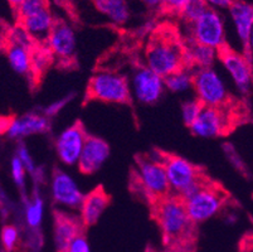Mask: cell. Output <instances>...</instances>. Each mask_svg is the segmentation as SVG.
<instances>
[{
	"mask_svg": "<svg viewBox=\"0 0 253 252\" xmlns=\"http://www.w3.org/2000/svg\"><path fill=\"white\" fill-rule=\"evenodd\" d=\"M145 59L146 66L163 78L183 69H192L184 38L170 24L159 25L154 29L145 50Z\"/></svg>",
	"mask_w": 253,
	"mask_h": 252,
	"instance_id": "cell-1",
	"label": "cell"
},
{
	"mask_svg": "<svg viewBox=\"0 0 253 252\" xmlns=\"http://www.w3.org/2000/svg\"><path fill=\"white\" fill-rule=\"evenodd\" d=\"M150 214L158 223L167 247L193 246L197 236V225L190 218L185 202L175 194L151 202Z\"/></svg>",
	"mask_w": 253,
	"mask_h": 252,
	"instance_id": "cell-2",
	"label": "cell"
},
{
	"mask_svg": "<svg viewBox=\"0 0 253 252\" xmlns=\"http://www.w3.org/2000/svg\"><path fill=\"white\" fill-rule=\"evenodd\" d=\"M153 156L164 165L171 187V193L183 200L189 198L198 189L213 180L206 168L176 154L156 149L154 150Z\"/></svg>",
	"mask_w": 253,
	"mask_h": 252,
	"instance_id": "cell-3",
	"label": "cell"
},
{
	"mask_svg": "<svg viewBox=\"0 0 253 252\" xmlns=\"http://www.w3.org/2000/svg\"><path fill=\"white\" fill-rule=\"evenodd\" d=\"M135 161L136 172L131 173V189L145 198L148 204L171 194L167 170L160 161L149 154H139Z\"/></svg>",
	"mask_w": 253,
	"mask_h": 252,
	"instance_id": "cell-4",
	"label": "cell"
},
{
	"mask_svg": "<svg viewBox=\"0 0 253 252\" xmlns=\"http://www.w3.org/2000/svg\"><path fill=\"white\" fill-rule=\"evenodd\" d=\"M192 87L197 94V99L204 106L250 114L247 105L225 90L222 80L211 68L195 69Z\"/></svg>",
	"mask_w": 253,
	"mask_h": 252,
	"instance_id": "cell-5",
	"label": "cell"
},
{
	"mask_svg": "<svg viewBox=\"0 0 253 252\" xmlns=\"http://www.w3.org/2000/svg\"><path fill=\"white\" fill-rule=\"evenodd\" d=\"M91 101L132 106L127 78L114 72H100L93 75L87 83L84 105Z\"/></svg>",
	"mask_w": 253,
	"mask_h": 252,
	"instance_id": "cell-6",
	"label": "cell"
},
{
	"mask_svg": "<svg viewBox=\"0 0 253 252\" xmlns=\"http://www.w3.org/2000/svg\"><path fill=\"white\" fill-rule=\"evenodd\" d=\"M248 120L250 114L204 106L201 115L189 129L193 135L199 138H219L229 135L234 129Z\"/></svg>",
	"mask_w": 253,
	"mask_h": 252,
	"instance_id": "cell-7",
	"label": "cell"
},
{
	"mask_svg": "<svg viewBox=\"0 0 253 252\" xmlns=\"http://www.w3.org/2000/svg\"><path fill=\"white\" fill-rule=\"evenodd\" d=\"M231 200V194L219 182L211 180L184 200L190 218L195 225L214 217Z\"/></svg>",
	"mask_w": 253,
	"mask_h": 252,
	"instance_id": "cell-8",
	"label": "cell"
},
{
	"mask_svg": "<svg viewBox=\"0 0 253 252\" xmlns=\"http://www.w3.org/2000/svg\"><path fill=\"white\" fill-rule=\"evenodd\" d=\"M186 27L189 28V36H186L185 38L193 39L197 43L214 50H218L227 43L222 18L213 9L209 8L197 22Z\"/></svg>",
	"mask_w": 253,
	"mask_h": 252,
	"instance_id": "cell-9",
	"label": "cell"
},
{
	"mask_svg": "<svg viewBox=\"0 0 253 252\" xmlns=\"http://www.w3.org/2000/svg\"><path fill=\"white\" fill-rule=\"evenodd\" d=\"M217 57L231 73L237 87L243 95H248L253 85V64L245 54L234 50L225 43L217 50Z\"/></svg>",
	"mask_w": 253,
	"mask_h": 252,
	"instance_id": "cell-10",
	"label": "cell"
},
{
	"mask_svg": "<svg viewBox=\"0 0 253 252\" xmlns=\"http://www.w3.org/2000/svg\"><path fill=\"white\" fill-rule=\"evenodd\" d=\"M48 47L54 55V58L59 61V66L70 68L72 64H76L75 33L72 28L64 20L57 18L54 19L48 38Z\"/></svg>",
	"mask_w": 253,
	"mask_h": 252,
	"instance_id": "cell-11",
	"label": "cell"
},
{
	"mask_svg": "<svg viewBox=\"0 0 253 252\" xmlns=\"http://www.w3.org/2000/svg\"><path fill=\"white\" fill-rule=\"evenodd\" d=\"M87 138L88 134L84 129V125L82 124V121L77 120L57 139L56 148L59 159L67 165L78 163Z\"/></svg>",
	"mask_w": 253,
	"mask_h": 252,
	"instance_id": "cell-12",
	"label": "cell"
},
{
	"mask_svg": "<svg viewBox=\"0 0 253 252\" xmlns=\"http://www.w3.org/2000/svg\"><path fill=\"white\" fill-rule=\"evenodd\" d=\"M164 78L151 71L148 66H139L134 76L135 95L140 102L154 105L162 97Z\"/></svg>",
	"mask_w": 253,
	"mask_h": 252,
	"instance_id": "cell-13",
	"label": "cell"
},
{
	"mask_svg": "<svg viewBox=\"0 0 253 252\" xmlns=\"http://www.w3.org/2000/svg\"><path fill=\"white\" fill-rule=\"evenodd\" d=\"M229 11L236 25L239 39L243 45V54L253 64V52L251 48V36L253 31V5L246 3L243 0H233Z\"/></svg>",
	"mask_w": 253,
	"mask_h": 252,
	"instance_id": "cell-14",
	"label": "cell"
},
{
	"mask_svg": "<svg viewBox=\"0 0 253 252\" xmlns=\"http://www.w3.org/2000/svg\"><path fill=\"white\" fill-rule=\"evenodd\" d=\"M54 246L57 252H66L78 235L84 232L82 219L62 211H54Z\"/></svg>",
	"mask_w": 253,
	"mask_h": 252,
	"instance_id": "cell-15",
	"label": "cell"
},
{
	"mask_svg": "<svg viewBox=\"0 0 253 252\" xmlns=\"http://www.w3.org/2000/svg\"><path fill=\"white\" fill-rule=\"evenodd\" d=\"M109 155V144L101 138L88 135L78 161V169L82 174H93L103 165Z\"/></svg>",
	"mask_w": 253,
	"mask_h": 252,
	"instance_id": "cell-16",
	"label": "cell"
},
{
	"mask_svg": "<svg viewBox=\"0 0 253 252\" xmlns=\"http://www.w3.org/2000/svg\"><path fill=\"white\" fill-rule=\"evenodd\" d=\"M52 193L56 202L71 208H81L84 198L72 178L59 169L53 170Z\"/></svg>",
	"mask_w": 253,
	"mask_h": 252,
	"instance_id": "cell-17",
	"label": "cell"
},
{
	"mask_svg": "<svg viewBox=\"0 0 253 252\" xmlns=\"http://www.w3.org/2000/svg\"><path fill=\"white\" fill-rule=\"evenodd\" d=\"M110 203H111V197L102 186L92 189L88 194L84 196L81 205V219L84 225L86 227L96 225Z\"/></svg>",
	"mask_w": 253,
	"mask_h": 252,
	"instance_id": "cell-18",
	"label": "cell"
},
{
	"mask_svg": "<svg viewBox=\"0 0 253 252\" xmlns=\"http://www.w3.org/2000/svg\"><path fill=\"white\" fill-rule=\"evenodd\" d=\"M54 19L56 18H53L50 9L45 8L38 13L24 18V19L18 20V25L24 28L36 43H38L39 46L48 47V38H49Z\"/></svg>",
	"mask_w": 253,
	"mask_h": 252,
	"instance_id": "cell-19",
	"label": "cell"
},
{
	"mask_svg": "<svg viewBox=\"0 0 253 252\" xmlns=\"http://www.w3.org/2000/svg\"><path fill=\"white\" fill-rule=\"evenodd\" d=\"M38 47L39 46H37L36 48L25 47L18 42L3 37V50L8 57L9 63L17 73L28 76L29 81L32 78V69H33L32 55Z\"/></svg>",
	"mask_w": 253,
	"mask_h": 252,
	"instance_id": "cell-20",
	"label": "cell"
},
{
	"mask_svg": "<svg viewBox=\"0 0 253 252\" xmlns=\"http://www.w3.org/2000/svg\"><path fill=\"white\" fill-rule=\"evenodd\" d=\"M49 129L50 124L47 116L29 112L20 119L15 117L6 134L11 139H20L24 136L33 135V134L48 133Z\"/></svg>",
	"mask_w": 253,
	"mask_h": 252,
	"instance_id": "cell-21",
	"label": "cell"
},
{
	"mask_svg": "<svg viewBox=\"0 0 253 252\" xmlns=\"http://www.w3.org/2000/svg\"><path fill=\"white\" fill-rule=\"evenodd\" d=\"M184 45H185L190 68H211V64L217 55V50L197 43L193 39L185 38V37H184Z\"/></svg>",
	"mask_w": 253,
	"mask_h": 252,
	"instance_id": "cell-22",
	"label": "cell"
},
{
	"mask_svg": "<svg viewBox=\"0 0 253 252\" xmlns=\"http://www.w3.org/2000/svg\"><path fill=\"white\" fill-rule=\"evenodd\" d=\"M92 3L98 11L109 17L115 24H124L130 17L126 0H92Z\"/></svg>",
	"mask_w": 253,
	"mask_h": 252,
	"instance_id": "cell-23",
	"label": "cell"
},
{
	"mask_svg": "<svg viewBox=\"0 0 253 252\" xmlns=\"http://www.w3.org/2000/svg\"><path fill=\"white\" fill-rule=\"evenodd\" d=\"M209 9L206 0H189L184 10L180 14V19L186 25L193 24Z\"/></svg>",
	"mask_w": 253,
	"mask_h": 252,
	"instance_id": "cell-24",
	"label": "cell"
},
{
	"mask_svg": "<svg viewBox=\"0 0 253 252\" xmlns=\"http://www.w3.org/2000/svg\"><path fill=\"white\" fill-rule=\"evenodd\" d=\"M164 82L165 86L169 87L171 91H183L189 86H193V72H189V69H183L165 77Z\"/></svg>",
	"mask_w": 253,
	"mask_h": 252,
	"instance_id": "cell-25",
	"label": "cell"
},
{
	"mask_svg": "<svg viewBox=\"0 0 253 252\" xmlns=\"http://www.w3.org/2000/svg\"><path fill=\"white\" fill-rule=\"evenodd\" d=\"M45 8H49V1L48 0H24L14 13L15 17H17V22L29 17L32 14L38 13V11L43 10Z\"/></svg>",
	"mask_w": 253,
	"mask_h": 252,
	"instance_id": "cell-26",
	"label": "cell"
},
{
	"mask_svg": "<svg viewBox=\"0 0 253 252\" xmlns=\"http://www.w3.org/2000/svg\"><path fill=\"white\" fill-rule=\"evenodd\" d=\"M204 105L201 101L195 99L192 101H186L181 105V112H183V120L184 124L190 128L193 124L195 122V120L198 119V116L201 115L202 110H203Z\"/></svg>",
	"mask_w": 253,
	"mask_h": 252,
	"instance_id": "cell-27",
	"label": "cell"
},
{
	"mask_svg": "<svg viewBox=\"0 0 253 252\" xmlns=\"http://www.w3.org/2000/svg\"><path fill=\"white\" fill-rule=\"evenodd\" d=\"M43 216V202L39 197L34 198L32 203L27 205V222L32 228L39 227Z\"/></svg>",
	"mask_w": 253,
	"mask_h": 252,
	"instance_id": "cell-28",
	"label": "cell"
},
{
	"mask_svg": "<svg viewBox=\"0 0 253 252\" xmlns=\"http://www.w3.org/2000/svg\"><path fill=\"white\" fill-rule=\"evenodd\" d=\"M19 241V232L14 226H4L1 230V244L6 252H11Z\"/></svg>",
	"mask_w": 253,
	"mask_h": 252,
	"instance_id": "cell-29",
	"label": "cell"
},
{
	"mask_svg": "<svg viewBox=\"0 0 253 252\" xmlns=\"http://www.w3.org/2000/svg\"><path fill=\"white\" fill-rule=\"evenodd\" d=\"M189 0H163L162 3V10L164 13L170 14V15H178L180 17L181 11L186 6Z\"/></svg>",
	"mask_w": 253,
	"mask_h": 252,
	"instance_id": "cell-30",
	"label": "cell"
},
{
	"mask_svg": "<svg viewBox=\"0 0 253 252\" xmlns=\"http://www.w3.org/2000/svg\"><path fill=\"white\" fill-rule=\"evenodd\" d=\"M24 168L22 160H20L18 156H15L13 160H11V174L14 178V182L17 183V186H19L20 188L24 187Z\"/></svg>",
	"mask_w": 253,
	"mask_h": 252,
	"instance_id": "cell-31",
	"label": "cell"
},
{
	"mask_svg": "<svg viewBox=\"0 0 253 252\" xmlns=\"http://www.w3.org/2000/svg\"><path fill=\"white\" fill-rule=\"evenodd\" d=\"M66 252H91L89 244L87 241L84 232L81 233V235H78L73 240L72 244L70 245V247H68V250Z\"/></svg>",
	"mask_w": 253,
	"mask_h": 252,
	"instance_id": "cell-32",
	"label": "cell"
},
{
	"mask_svg": "<svg viewBox=\"0 0 253 252\" xmlns=\"http://www.w3.org/2000/svg\"><path fill=\"white\" fill-rule=\"evenodd\" d=\"M17 156L20 159V160H22L23 165H24L25 168L29 170V172H31V173L34 172L33 160H32L28 150L25 149L24 145H20V147H19V150H18V155Z\"/></svg>",
	"mask_w": 253,
	"mask_h": 252,
	"instance_id": "cell-33",
	"label": "cell"
},
{
	"mask_svg": "<svg viewBox=\"0 0 253 252\" xmlns=\"http://www.w3.org/2000/svg\"><path fill=\"white\" fill-rule=\"evenodd\" d=\"M71 99H72V97L71 96H67L66 97V99H63V100H61V101H57L56 103H53V105H50L49 107L47 108V110H45V116H54V115L57 114V112H58L59 110H61L62 107H64V105H66V103L68 102V101L71 100Z\"/></svg>",
	"mask_w": 253,
	"mask_h": 252,
	"instance_id": "cell-34",
	"label": "cell"
},
{
	"mask_svg": "<svg viewBox=\"0 0 253 252\" xmlns=\"http://www.w3.org/2000/svg\"><path fill=\"white\" fill-rule=\"evenodd\" d=\"M15 120V116H3L1 117V134L8 133L9 128L11 126L13 121Z\"/></svg>",
	"mask_w": 253,
	"mask_h": 252,
	"instance_id": "cell-35",
	"label": "cell"
},
{
	"mask_svg": "<svg viewBox=\"0 0 253 252\" xmlns=\"http://www.w3.org/2000/svg\"><path fill=\"white\" fill-rule=\"evenodd\" d=\"M208 4H211V5L220 6V8H231L233 0H206Z\"/></svg>",
	"mask_w": 253,
	"mask_h": 252,
	"instance_id": "cell-36",
	"label": "cell"
},
{
	"mask_svg": "<svg viewBox=\"0 0 253 252\" xmlns=\"http://www.w3.org/2000/svg\"><path fill=\"white\" fill-rule=\"evenodd\" d=\"M167 252H193V246H178L171 247Z\"/></svg>",
	"mask_w": 253,
	"mask_h": 252,
	"instance_id": "cell-37",
	"label": "cell"
},
{
	"mask_svg": "<svg viewBox=\"0 0 253 252\" xmlns=\"http://www.w3.org/2000/svg\"><path fill=\"white\" fill-rule=\"evenodd\" d=\"M142 3L146 6H150V8H155V6H162L163 0H141Z\"/></svg>",
	"mask_w": 253,
	"mask_h": 252,
	"instance_id": "cell-38",
	"label": "cell"
},
{
	"mask_svg": "<svg viewBox=\"0 0 253 252\" xmlns=\"http://www.w3.org/2000/svg\"><path fill=\"white\" fill-rule=\"evenodd\" d=\"M23 1H24V0H8L9 5L11 6V9H13V10H14V13L17 11V9L19 8V5L23 3Z\"/></svg>",
	"mask_w": 253,
	"mask_h": 252,
	"instance_id": "cell-39",
	"label": "cell"
}]
</instances>
